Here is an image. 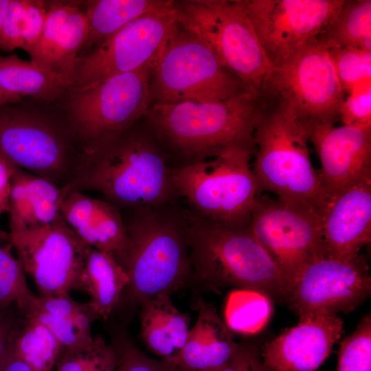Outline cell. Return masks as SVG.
Listing matches in <instances>:
<instances>
[{
    "label": "cell",
    "mask_w": 371,
    "mask_h": 371,
    "mask_svg": "<svg viewBox=\"0 0 371 371\" xmlns=\"http://www.w3.org/2000/svg\"><path fill=\"white\" fill-rule=\"evenodd\" d=\"M142 119L85 151L77 174L63 189L65 196L95 192L120 209L181 199L172 183L169 156Z\"/></svg>",
    "instance_id": "1"
},
{
    "label": "cell",
    "mask_w": 371,
    "mask_h": 371,
    "mask_svg": "<svg viewBox=\"0 0 371 371\" xmlns=\"http://www.w3.org/2000/svg\"><path fill=\"white\" fill-rule=\"evenodd\" d=\"M121 212L129 245L113 254L128 278L120 302L140 306L190 282L189 212L183 201Z\"/></svg>",
    "instance_id": "2"
},
{
    "label": "cell",
    "mask_w": 371,
    "mask_h": 371,
    "mask_svg": "<svg viewBox=\"0 0 371 371\" xmlns=\"http://www.w3.org/2000/svg\"><path fill=\"white\" fill-rule=\"evenodd\" d=\"M265 104L253 93L213 102L154 103L145 119L175 168L230 148L254 152L255 128Z\"/></svg>",
    "instance_id": "3"
},
{
    "label": "cell",
    "mask_w": 371,
    "mask_h": 371,
    "mask_svg": "<svg viewBox=\"0 0 371 371\" xmlns=\"http://www.w3.org/2000/svg\"><path fill=\"white\" fill-rule=\"evenodd\" d=\"M188 212L190 282L212 291L234 286L286 300L289 282L249 224L223 223Z\"/></svg>",
    "instance_id": "4"
},
{
    "label": "cell",
    "mask_w": 371,
    "mask_h": 371,
    "mask_svg": "<svg viewBox=\"0 0 371 371\" xmlns=\"http://www.w3.org/2000/svg\"><path fill=\"white\" fill-rule=\"evenodd\" d=\"M309 142L308 123L288 106L265 100L254 135L253 170L260 190L322 214L328 199L310 159Z\"/></svg>",
    "instance_id": "5"
},
{
    "label": "cell",
    "mask_w": 371,
    "mask_h": 371,
    "mask_svg": "<svg viewBox=\"0 0 371 371\" xmlns=\"http://www.w3.org/2000/svg\"><path fill=\"white\" fill-rule=\"evenodd\" d=\"M253 153L244 148H230L172 168L174 188L185 205L203 217L248 225L261 192L249 164Z\"/></svg>",
    "instance_id": "6"
},
{
    "label": "cell",
    "mask_w": 371,
    "mask_h": 371,
    "mask_svg": "<svg viewBox=\"0 0 371 371\" xmlns=\"http://www.w3.org/2000/svg\"><path fill=\"white\" fill-rule=\"evenodd\" d=\"M175 5L180 26L204 42L250 91L260 94L273 66L256 34L245 0H183Z\"/></svg>",
    "instance_id": "7"
},
{
    "label": "cell",
    "mask_w": 371,
    "mask_h": 371,
    "mask_svg": "<svg viewBox=\"0 0 371 371\" xmlns=\"http://www.w3.org/2000/svg\"><path fill=\"white\" fill-rule=\"evenodd\" d=\"M0 106V156L63 189L77 174L84 150L66 118Z\"/></svg>",
    "instance_id": "8"
},
{
    "label": "cell",
    "mask_w": 371,
    "mask_h": 371,
    "mask_svg": "<svg viewBox=\"0 0 371 371\" xmlns=\"http://www.w3.org/2000/svg\"><path fill=\"white\" fill-rule=\"evenodd\" d=\"M246 93H256L224 68L204 42L181 26L166 45L150 82L151 104L219 101Z\"/></svg>",
    "instance_id": "9"
},
{
    "label": "cell",
    "mask_w": 371,
    "mask_h": 371,
    "mask_svg": "<svg viewBox=\"0 0 371 371\" xmlns=\"http://www.w3.org/2000/svg\"><path fill=\"white\" fill-rule=\"evenodd\" d=\"M153 71L143 68L115 76L69 94L65 118L84 152L145 117L151 104Z\"/></svg>",
    "instance_id": "10"
},
{
    "label": "cell",
    "mask_w": 371,
    "mask_h": 371,
    "mask_svg": "<svg viewBox=\"0 0 371 371\" xmlns=\"http://www.w3.org/2000/svg\"><path fill=\"white\" fill-rule=\"evenodd\" d=\"M344 93L329 51L317 40L273 67L260 92L267 101L288 106L308 124H334Z\"/></svg>",
    "instance_id": "11"
},
{
    "label": "cell",
    "mask_w": 371,
    "mask_h": 371,
    "mask_svg": "<svg viewBox=\"0 0 371 371\" xmlns=\"http://www.w3.org/2000/svg\"><path fill=\"white\" fill-rule=\"evenodd\" d=\"M179 22L175 7L143 15L104 40L91 53L78 56L69 93L89 89L115 76L154 69Z\"/></svg>",
    "instance_id": "12"
},
{
    "label": "cell",
    "mask_w": 371,
    "mask_h": 371,
    "mask_svg": "<svg viewBox=\"0 0 371 371\" xmlns=\"http://www.w3.org/2000/svg\"><path fill=\"white\" fill-rule=\"evenodd\" d=\"M249 226L286 278L290 289L307 265L327 256L321 212L314 208L259 196Z\"/></svg>",
    "instance_id": "13"
},
{
    "label": "cell",
    "mask_w": 371,
    "mask_h": 371,
    "mask_svg": "<svg viewBox=\"0 0 371 371\" xmlns=\"http://www.w3.org/2000/svg\"><path fill=\"white\" fill-rule=\"evenodd\" d=\"M25 273L33 279L40 297L67 295L76 291L86 256L91 248L60 216L53 223L9 232Z\"/></svg>",
    "instance_id": "14"
},
{
    "label": "cell",
    "mask_w": 371,
    "mask_h": 371,
    "mask_svg": "<svg viewBox=\"0 0 371 371\" xmlns=\"http://www.w3.org/2000/svg\"><path fill=\"white\" fill-rule=\"evenodd\" d=\"M344 0H245L256 34L273 67L317 40Z\"/></svg>",
    "instance_id": "15"
},
{
    "label": "cell",
    "mask_w": 371,
    "mask_h": 371,
    "mask_svg": "<svg viewBox=\"0 0 371 371\" xmlns=\"http://www.w3.org/2000/svg\"><path fill=\"white\" fill-rule=\"evenodd\" d=\"M371 277L363 256H327L307 265L293 282L286 300L299 318L318 313H348L370 295Z\"/></svg>",
    "instance_id": "16"
},
{
    "label": "cell",
    "mask_w": 371,
    "mask_h": 371,
    "mask_svg": "<svg viewBox=\"0 0 371 371\" xmlns=\"http://www.w3.org/2000/svg\"><path fill=\"white\" fill-rule=\"evenodd\" d=\"M321 163L318 175L328 199L371 172V126L308 124Z\"/></svg>",
    "instance_id": "17"
},
{
    "label": "cell",
    "mask_w": 371,
    "mask_h": 371,
    "mask_svg": "<svg viewBox=\"0 0 371 371\" xmlns=\"http://www.w3.org/2000/svg\"><path fill=\"white\" fill-rule=\"evenodd\" d=\"M342 330L337 314L318 313L300 318L297 326L264 346L263 363L270 371H317Z\"/></svg>",
    "instance_id": "18"
},
{
    "label": "cell",
    "mask_w": 371,
    "mask_h": 371,
    "mask_svg": "<svg viewBox=\"0 0 371 371\" xmlns=\"http://www.w3.org/2000/svg\"><path fill=\"white\" fill-rule=\"evenodd\" d=\"M327 257L349 259L371 240V172L328 199L321 214Z\"/></svg>",
    "instance_id": "19"
},
{
    "label": "cell",
    "mask_w": 371,
    "mask_h": 371,
    "mask_svg": "<svg viewBox=\"0 0 371 371\" xmlns=\"http://www.w3.org/2000/svg\"><path fill=\"white\" fill-rule=\"evenodd\" d=\"M87 33L85 13L76 3H52L40 38L29 53L30 60L71 76Z\"/></svg>",
    "instance_id": "20"
},
{
    "label": "cell",
    "mask_w": 371,
    "mask_h": 371,
    "mask_svg": "<svg viewBox=\"0 0 371 371\" xmlns=\"http://www.w3.org/2000/svg\"><path fill=\"white\" fill-rule=\"evenodd\" d=\"M60 216L93 249L114 254L129 245L121 209L102 199L71 192L61 204Z\"/></svg>",
    "instance_id": "21"
},
{
    "label": "cell",
    "mask_w": 371,
    "mask_h": 371,
    "mask_svg": "<svg viewBox=\"0 0 371 371\" xmlns=\"http://www.w3.org/2000/svg\"><path fill=\"white\" fill-rule=\"evenodd\" d=\"M196 308V321L174 363L181 371H217L231 359L239 343L211 303L199 299Z\"/></svg>",
    "instance_id": "22"
},
{
    "label": "cell",
    "mask_w": 371,
    "mask_h": 371,
    "mask_svg": "<svg viewBox=\"0 0 371 371\" xmlns=\"http://www.w3.org/2000/svg\"><path fill=\"white\" fill-rule=\"evenodd\" d=\"M65 197L50 181L14 166L8 201L10 232L49 225L60 216Z\"/></svg>",
    "instance_id": "23"
},
{
    "label": "cell",
    "mask_w": 371,
    "mask_h": 371,
    "mask_svg": "<svg viewBox=\"0 0 371 371\" xmlns=\"http://www.w3.org/2000/svg\"><path fill=\"white\" fill-rule=\"evenodd\" d=\"M140 307V336L146 349L174 363L186 344L190 317L174 305L169 294L149 299Z\"/></svg>",
    "instance_id": "24"
},
{
    "label": "cell",
    "mask_w": 371,
    "mask_h": 371,
    "mask_svg": "<svg viewBox=\"0 0 371 371\" xmlns=\"http://www.w3.org/2000/svg\"><path fill=\"white\" fill-rule=\"evenodd\" d=\"M24 317L35 318L45 325L63 349H72L89 342L91 327L100 317L88 302H79L69 294L36 296Z\"/></svg>",
    "instance_id": "25"
},
{
    "label": "cell",
    "mask_w": 371,
    "mask_h": 371,
    "mask_svg": "<svg viewBox=\"0 0 371 371\" xmlns=\"http://www.w3.org/2000/svg\"><path fill=\"white\" fill-rule=\"evenodd\" d=\"M128 282L127 274L112 254L91 248L76 291L87 294L100 319H107L117 306Z\"/></svg>",
    "instance_id": "26"
},
{
    "label": "cell",
    "mask_w": 371,
    "mask_h": 371,
    "mask_svg": "<svg viewBox=\"0 0 371 371\" xmlns=\"http://www.w3.org/2000/svg\"><path fill=\"white\" fill-rule=\"evenodd\" d=\"M0 85L21 98L30 96L52 102L69 91V74L52 71L15 54L0 55Z\"/></svg>",
    "instance_id": "27"
},
{
    "label": "cell",
    "mask_w": 371,
    "mask_h": 371,
    "mask_svg": "<svg viewBox=\"0 0 371 371\" xmlns=\"http://www.w3.org/2000/svg\"><path fill=\"white\" fill-rule=\"evenodd\" d=\"M171 0H93L86 1L88 33L82 48L104 40L137 18L172 9Z\"/></svg>",
    "instance_id": "28"
},
{
    "label": "cell",
    "mask_w": 371,
    "mask_h": 371,
    "mask_svg": "<svg viewBox=\"0 0 371 371\" xmlns=\"http://www.w3.org/2000/svg\"><path fill=\"white\" fill-rule=\"evenodd\" d=\"M317 41L328 49L353 47L371 51V1L344 0Z\"/></svg>",
    "instance_id": "29"
},
{
    "label": "cell",
    "mask_w": 371,
    "mask_h": 371,
    "mask_svg": "<svg viewBox=\"0 0 371 371\" xmlns=\"http://www.w3.org/2000/svg\"><path fill=\"white\" fill-rule=\"evenodd\" d=\"M63 350L51 331L35 318L22 316L12 333L9 352L31 371H54Z\"/></svg>",
    "instance_id": "30"
},
{
    "label": "cell",
    "mask_w": 371,
    "mask_h": 371,
    "mask_svg": "<svg viewBox=\"0 0 371 371\" xmlns=\"http://www.w3.org/2000/svg\"><path fill=\"white\" fill-rule=\"evenodd\" d=\"M48 10L43 1L9 0L1 27L0 49H22L29 54L40 38Z\"/></svg>",
    "instance_id": "31"
},
{
    "label": "cell",
    "mask_w": 371,
    "mask_h": 371,
    "mask_svg": "<svg viewBox=\"0 0 371 371\" xmlns=\"http://www.w3.org/2000/svg\"><path fill=\"white\" fill-rule=\"evenodd\" d=\"M271 297L261 292L238 289L231 292L225 308V323L232 332L252 335L261 330L272 314Z\"/></svg>",
    "instance_id": "32"
},
{
    "label": "cell",
    "mask_w": 371,
    "mask_h": 371,
    "mask_svg": "<svg viewBox=\"0 0 371 371\" xmlns=\"http://www.w3.org/2000/svg\"><path fill=\"white\" fill-rule=\"evenodd\" d=\"M9 243L0 245V308L16 306L24 316L36 296L27 284L25 271Z\"/></svg>",
    "instance_id": "33"
},
{
    "label": "cell",
    "mask_w": 371,
    "mask_h": 371,
    "mask_svg": "<svg viewBox=\"0 0 371 371\" xmlns=\"http://www.w3.org/2000/svg\"><path fill=\"white\" fill-rule=\"evenodd\" d=\"M116 369L113 347L101 335H95L82 346L63 349L54 371H116Z\"/></svg>",
    "instance_id": "34"
},
{
    "label": "cell",
    "mask_w": 371,
    "mask_h": 371,
    "mask_svg": "<svg viewBox=\"0 0 371 371\" xmlns=\"http://www.w3.org/2000/svg\"><path fill=\"white\" fill-rule=\"evenodd\" d=\"M328 51L344 93L371 87V51L353 47Z\"/></svg>",
    "instance_id": "35"
},
{
    "label": "cell",
    "mask_w": 371,
    "mask_h": 371,
    "mask_svg": "<svg viewBox=\"0 0 371 371\" xmlns=\"http://www.w3.org/2000/svg\"><path fill=\"white\" fill-rule=\"evenodd\" d=\"M337 371H371V317L365 315L356 330L341 342Z\"/></svg>",
    "instance_id": "36"
},
{
    "label": "cell",
    "mask_w": 371,
    "mask_h": 371,
    "mask_svg": "<svg viewBox=\"0 0 371 371\" xmlns=\"http://www.w3.org/2000/svg\"><path fill=\"white\" fill-rule=\"evenodd\" d=\"M111 344L116 355V371H181L175 363L147 356L124 333H117Z\"/></svg>",
    "instance_id": "37"
},
{
    "label": "cell",
    "mask_w": 371,
    "mask_h": 371,
    "mask_svg": "<svg viewBox=\"0 0 371 371\" xmlns=\"http://www.w3.org/2000/svg\"><path fill=\"white\" fill-rule=\"evenodd\" d=\"M343 125L371 126V87L349 94L339 108Z\"/></svg>",
    "instance_id": "38"
},
{
    "label": "cell",
    "mask_w": 371,
    "mask_h": 371,
    "mask_svg": "<svg viewBox=\"0 0 371 371\" xmlns=\"http://www.w3.org/2000/svg\"><path fill=\"white\" fill-rule=\"evenodd\" d=\"M217 371H270L263 363L256 346L239 343L231 359Z\"/></svg>",
    "instance_id": "39"
},
{
    "label": "cell",
    "mask_w": 371,
    "mask_h": 371,
    "mask_svg": "<svg viewBox=\"0 0 371 371\" xmlns=\"http://www.w3.org/2000/svg\"><path fill=\"white\" fill-rule=\"evenodd\" d=\"M21 317L16 306L0 308V368L8 355L12 333Z\"/></svg>",
    "instance_id": "40"
},
{
    "label": "cell",
    "mask_w": 371,
    "mask_h": 371,
    "mask_svg": "<svg viewBox=\"0 0 371 371\" xmlns=\"http://www.w3.org/2000/svg\"><path fill=\"white\" fill-rule=\"evenodd\" d=\"M14 166L0 156V215L8 211L10 182Z\"/></svg>",
    "instance_id": "41"
},
{
    "label": "cell",
    "mask_w": 371,
    "mask_h": 371,
    "mask_svg": "<svg viewBox=\"0 0 371 371\" xmlns=\"http://www.w3.org/2000/svg\"><path fill=\"white\" fill-rule=\"evenodd\" d=\"M0 371H31L21 360L8 351V355L0 368Z\"/></svg>",
    "instance_id": "42"
},
{
    "label": "cell",
    "mask_w": 371,
    "mask_h": 371,
    "mask_svg": "<svg viewBox=\"0 0 371 371\" xmlns=\"http://www.w3.org/2000/svg\"><path fill=\"white\" fill-rule=\"evenodd\" d=\"M21 100L22 98L7 91L0 85V106L19 103Z\"/></svg>",
    "instance_id": "43"
},
{
    "label": "cell",
    "mask_w": 371,
    "mask_h": 371,
    "mask_svg": "<svg viewBox=\"0 0 371 371\" xmlns=\"http://www.w3.org/2000/svg\"><path fill=\"white\" fill-rule=\"evenodd\" d=\"M8 3L9 0H0V41L2 24Z\"/></svg>",
    "instance_id": "44"
},
{
    "label": "cell",
    "mask_w": 371,
    "mask_h": 371,
    "mask_svg": "<svg viewBox=\"0 0 371 371\" xmlns=\"http://www.w3.org/2000/svg\"><path fill=\"white\" fill-rule=\"evenodd\" d=\"M10 243L9 232H6L0 228V245Z\"/></svg>",
    "instance_id": "45"
}]
</instances>
